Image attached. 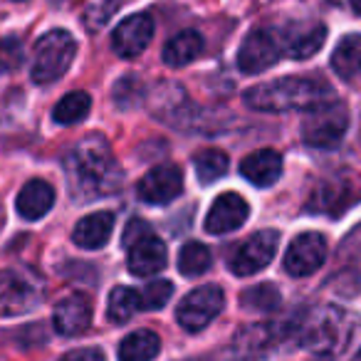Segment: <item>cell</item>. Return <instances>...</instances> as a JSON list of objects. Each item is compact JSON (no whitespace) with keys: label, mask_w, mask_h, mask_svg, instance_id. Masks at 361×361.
<instances>
[{"label":"cell","mask_w":361,"mask_h":361,"mask_svg":"<svg viewBox=\"0 0 361 361\" xmlns=\"http://www.w3.org/2000/svg\"><path fill=\"white\" fill-rule=\"evenodd\" d=\"M70 191L82 201L109 196L119 188L121 171L104 136L90 134L65 159Z\"/></svg>","instance_id":"cell-1"},{"label":"cell","mask_w":361,"mask_h":361,"mask_svg":"<svg viewBox=\"0 0 361 361\" xmlns=\"http://www.w3.org/2000/svg\"><path fill=\"white\" fill-rule=\"evenodd\" d=\"M326 99H334L331 87L312 77H282L245 92V104L255 111H307Z\"/></svg>","instance_id":"cell-2"},{"label":"cell","mask_w":361,"mask_h":361,"mask_svg":"<svg viewBox=\"0 0 361 361\" xmlns=\"http://www.w3.org/2000/svg\"><path fill=\"white\" fill-rule=\"evenodd\" d=\"M356 326H361V322H356L349 312L339 307H319L302 322V341L314 354L336 356L351 344Z\"/></svg>","instance_id":"cell-3"},{"label":"cell","mask_w":361,"mask_h":361,"mask_svg":"<svg viewBox=\"0 0 361 361\" xmlns=\"http://www.w3.org/2000/svg\"><path fill=\"white\" fill-rule=\"evenodd\" d=\"M77 55V40L67 30H50L37 40L32 55V82L35 85H52L57 82Z\"/></svg>","instance_id":"cell-4"},{"label":"cell","mask_w":361,"mask_h":361,"mask_svg":"<svg viewBox=\"0 0 361 361\" xmlns=\"http://www.w3.org/2000/svg\"><path fill=\"white\" fill-rule=\"evenodd\" d=\"M349 129V109L336 99H326L322 104L307 109L302 121V141L314 149H334L344 139Z\"/></svg>","instance_id":"cell-5"},{"label":"cell","mask_w":361,"mask_h":361,"mask_svg":"<svg viewBox=\"0 0 361 361\" xmlns=\"http://www.w3.org/2000/svg\"><path fill=\"white\" fill-rule=\"evenodd\" d=\"M285 57L282 32L272 27H257L245 37V42L238 50V70L245 75H257L280 62Z\"/></svg>","instance_id":"cell-6"},{"label":"cell","mask_w":361,"mask_h":361,"mask_svg":"<svg viewBox=\"0 0 361 361\" xmlns=\"http://www.w3.org/2000/svg\"><path fill=\"white\" fill-rule=\"evenodd\" d=\"M223 302H226V295L218 285L196 287L180 300L176 317L186 331H201L223 312Z\"/></svg>","instance_id":"cell-7"},{"label":"cell","mask_w":361,"mask_h":361,"mask_svg":"<svg viewBox=\"0 0 361 361\" xmlns=\"http://www.w3.org/2000/svg\"><path fill=\"white\" fill-rule=\"evenodd\" d=\"M280 245V233L277 231H260L252 238H247L243 245H238L231 255V270L238 277H250L255 272L265 270L272 262Z\"/></svg>","instance_id":"cell-8"},{"label":"cell","mask_w":361,"mask_h":361,"mask_svg":"<svg viewBox=\"0 0 361 361\" xmlns=\"http://www.w3.org/2000/svg\"><path fill=\"white\" fill-rule=\"evenodd\" d=\"M136 191H139L141 201L149 206H166V203L176 201L183 191V173L178 166L161 164L139 180Z\"/></svg>","instance_id":"cell-9"},{"label":"cell","mask_w":361,"mask_h":361,"mask_svg":"<svg viewBox=\"0 0 361 361\" xmlns=\"http://www.w3.org/2000/svg\"><path fill=\"white\" fill-rule=\"evenodd\" d=\"M326 260V238L322 233H302L285 252V270L295 277L317 272Z\"/></svg>","instance_id":"cell-10"},{"label":"cell","mask_w":361,"mask_h":361,"mask_svg":"<svg viewBox=\"0 0 361 361\" xmlns=\"http://www.w3.org/2000/svg\"><path fill=\"white\" fill-rule=\"evenodd\" d=\"M126 265L129 272L136 277H149L161 272V267L166 265V245L151 228H146L139 238H134L131 243H126Z\"/></svg>","instance_id":"cell-11"},{"label":"cell","mask_w":361,"mask_h":361,"mask_svg":"<svg viewBox=\"0 0 361 361\" xmlns=\"http://www.w3.org/2000/svg\"><path fill=\"white\" fill-rule=\"evenodd\" d=\"M151 37H154V20L146 13H136L129 16L114 27L111 32V47L119 57L124 60H134L149 47Z\"/></svg>","instance_id":"cell-12"},{"label":"cell","mask_w":361,"mask_h":361,"mask_svg":"<svg viewBox=\"0 0 361 361\" xmlns=\"http://www.w3.org/2000/svg\"><path fill=\"white\" fill-rule=\"evenodd\" d=\"M247 216H250V206L243 196L238 193H223L213 201L211 211L206 216V231L211 235H226V233L238 231L245 226Z\"/></svg>","instance_id":"cell-13"},{"label":"cell","mask_w":361,"mask_h":361,"mask_svg":"<svg viewBox=\"0 0 361 361\" xmlns=\"http://www.w3.org/2000/svg\"><path fill=\"white\" fill-rule=\"evenodd\" d=\"M37 295L20 275L3 270L0 272V317L25 314L35 307Z\"/></svg>","instance_id":"cell-14"},{"label":"cell","mask_w":361,"mask_h":361,"mask_svg":"<svg viewBox=\"0 0 361 361\" xmlns=\"http://www.w3.org/2000/svg\"><path fill=\"white\" fill-rule=\"evenodd\" d=\"M92 322V305L85 295H67L57 302L52 324L62 336H77L90 326Z\"/></svg>","instance_id":"cell-15"},{"label":"cell","mask_w":361,"mask_h":361,"mask_svg":"<svg viewBox=\"0 0 361 361\" xmlns=\"http://www.w3.org/2000/svg\"><path fill=\"white\" fill-rule=\"evenodd\" d=\"M326 37V27L322 23H302V25H292L290 30L282 32V45H285V55L292 60H310L312 55L322 50Z\"/></svg>","instance_id":"cell-16"},{"label":"cell","mask_w":361,"mask_h":361,"mask_svg":"<svg viewBox=\"0 0 361 361\" xmlns=\"http://www.w3.org/2000/svg\"><path fill=\"white\" fill-rule=\"evenodd\" d=\"M240 173L245 180H250L252 186L270 188L282 176V159H280V154L272 149L252 151V154H247L245 159L240 161Z\"/></svg>","instance_id":"cell-17"},{"label":"cell","mask_w":361,"mask_h":361,"mask_svg":"<svg viewBox=\"0 0 361 361\" xmlns=\"http://www.w3.org/2000/svg\"><path fill=\"white\" fill-rule=\"evenodd\" d=\"M111 231H114V213L97 211L77 223L75 231H72V240L85 250H99L109 243Z\"/></svg>","instance_id":"cell-18"},{"label":"cell","mask_w":361,"mask_h":361,"mask_svg":"<svg viewBox=\"0 0 361 361\" xmlns=\"http://www.w3.org/2000/svg\"><path fill=\"white\" fill-rule=\"evenodd\" d=\"M52 203H55V188L40 178L27 180L23 191L18 193V213L25 221H40L42 216L50 213Z\"/></svg>","instance_id":"cell-19"},{"label":"cell","mask_w":361,"mask_h":361,"mask_svg":"<svg viewBox=\"0 0 361 361\" xmlns=\"http://www.w3.org/2000/svg\"><path fill=\"white\" fill-rule=\"evenodd\" d=\"M331 70L346 82H354L361 77V35L359 32H351V35L339 40V45L331 52Z\"/></svg>","instance_id":"cell-20"},{"label":"cell","mask_w":361,"mask_h":361,"mask_svg":"<svg viewBox=\"0 0 361 361\" xmlns=\"http://www.w3.org/2000/svg\"><path fill=\"white\" fill-rule=\"evenodd\" d=\"M203 35L196 30H183L173 35L164 47V62L169 67H186L203 52Z\"/></svg>","instance_id":"cell-21"},{"label":"cell","mask_w":361,"mask_h":361,"mask_svg":"<svg viewBox=\"0 0 361 361\" xmlns=\"http://www.w3.org/2000/svg\"><path fill=\"white\" fill-rule=\"evenodd\" d=\"M161 351V339L156 331L139 329L124 336L119 344V361H151Z\"/></svg>","instance_id":"cell-22"},{"label":"cell","mask_w":361,"mask_h":361,"mask_svg":"<svg viewBox=\"0 0 361 361\" xmlns=\"http://www.w3.org/2000/svg\"><path fill=\"white\" fill-rule=\"evenodd\" d=\"M90 106H92V99L87 92H70V94L57 102V106L52 109V119L60 126L80 124V121L87 119V114H90Z\"/></svg>","instance_id":"cell-23"},{"label":"cell","mask_w":361,"mask_h":361,"mask_svg":"<svg viewBox=\"0 0 361 361\" xmlns=\"http://www.w3.org/2000/svg\"><path fill=\"white\" fill-rule=\"evenodd\" d=\"M141 307V295L131 287H114L109 295V302H106V317L114 324H124L131 317L139 312Z\"/></svg>","instance_id":"cell-24"},{"label":"cell","mask_w":361,"mask_h":361,"mask_svg":"<svg viewBox=\"0 0 361 361\" xmlns=\"http://www.w3.org/2000/svg\"><path fill=\"white\" fill-rule=\"evenodd\" d=\"M193 166H196L198 180L203 186H208L228 173V154L221 149H203L193 156Z\"/></svg>","instance_id":"cell-25"},{"label":"cell","mask_w":361,"mask_h":361,"mask_svg":"<svg viewBox=\"0 0 361 361\" xmlns=\"http://www.w3.org/2000/svg\"><path fill=\"white\" fill-rule=\"evenodd\" d=\"M211 267V250L203 243H186L178 252V272L186 277H198Z\"/></svg>","instance_id":"cell-26"},{"label":"cell","mask_w":361,"mask_h":361,"mask_svg":"<svg viewBox=\"0 0 361 361\" xmlns=\"http://www.w3.org/2000/svg\"><path fill=\"white\" fill-rule=\"evenodd\" d=\"M282 295L272 282H260L255 287H247L240 295V305L250 312H272L280 305Z\"/></svg>","instance_id":"cell-27"},{"label":"cell","mask_w":361,"mask_h":361,"mask_svg":"<svg viewBox=\"0 0 361 361\" xmlns=\"http://www.w3.org/2000/svg\"><path fill=\"white\" fill-rule=\"evenodd\" d=\"M121 3L124 0H94L85 11V27L90 32H99L114 18V13L121 8Z\"/></svg>","instance_id":"cell-28"},{"label":"cell","mask_w":361,"mask_h":361,"mask_svg":"<svg viewBox=\"0 0 361 361\" xmlns=\"http://www.w3.org/2000/svg\"><path fill=\"white\" fill-rule=\"evenodd\" d=\"M25 60V47L18 37L0 40V72H16Z\"/></svg>","instance_id":"cell-29"},{"label":"cell","mask_w":361,"mask_h":361,"mask_svg":"<svg viewBox=\"0 0 361 361\" xmlns=\"http://www.w3.org/2000/svg\"><path fill=\"white\" fill-rule=\"evenodd\" d=\"M173 295V285L169 280H154L141 292V307L144 310H161Z\"/></svg>","instance_id":"cell-30"},{"label":"cell","mask_w":361,"mask_h":361,"mask_svg":"<svg viewBox=\"0 0 361 361\" xmlns=\"http://www.w3.org/2000/svg\"><path fill=\"white\" fill-rule=\"evenodd\" d=\"M141 99V85L134 77H124L121 82H116L114 87V102L119 106H131Z\"/></svg>","instance_id":"cell-31"},{"label":"cell","mask_w":361,"mask_h":361,"mask_svg":"<svg viewBox=\"0 0 361 361\" xmlns=\"http://www.w3.org/2000/svg\"><path fill=\"white\" fill-rule=\"evenodd\" d=\"M60 361H106L104 351L97 346H87V349H72L62 356Z\"/></svg>","instance_id":"cell-32"},{"label":"cell","mask_w":361,"mask_h":361,"mask_svg":"<svg viewBox=\"0 0 361 361\" xmlns=\"http://www.w3.org/2000/svg\"><path fill=\"white\" fill-rule=\"evenodd\" d=\"M351 6H354V11L361 16V0H351Z\"/></svg>","instance_id":"cell-33"},{"label":"cell","mask_w":361,"mask_h":361,"mask_svg":"<svg viewBox=\"0 0 361 361\" xmlns=\"http://www.w3.org/2000/svg\"><path fill=\"white\" fill-rule=\"evenodd\" d=\"M52 3H62V0H52Z\"/></svg>","instance_id":"cell-34"},{"label":"cell","mask_w":361,"mask_h":361,"mask_svg":"<svg viewBox=\"0 0 361 361\" xmlns=\"http://www.w3.org/2000/svg\"><path fill=\"white\" fill-rule=\"evenodd\" d=\"M359 359H361V354H359Z\"/></svg>","instance_id":"cell-35"}]
</instances>
